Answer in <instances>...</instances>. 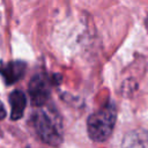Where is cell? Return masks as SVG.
Masks as SVG:
<instances>
[{"label": "cell", "mask_w": 148, "mask_h": 148, "mask_svg": "<svg viewBox=\"0 0 148 148\" xmlns=\"http://www.w3.org/2000/svg\"><path fill=\"white\" fill-rule=\"evenodd\" d=\"M32 127L38 138L50 145L58 146L62 141V126L59 118L44 110L36 111L31 117Z\"/></svg>", "instance_id": "obj_2"}, {"label": "cell", "mask_w": 148, "mask_h": 148, "mask_svg": "<svg viewBox=\"0 0 148 148\" xmlns=\"http://www.w3.org/2000/svg\"><path fill=\"white\" fill-rule=\"evenodd\" d=\"M51 94V81L44 74H36L29 83V95L35 106L44 105Z\"/></svg>", "instance_id": "obj_3"}, {"label": "cell", "mask_w": 148, "mask_h": 148, "mask_svg": "<svg viewBox=\"0 0 148 148\" xmlns=\"http://www.w3.org/2000/svg\"><path fill=\"white\" fill-rule=\"evenodd\" d=\"M5 117H6V111H5L3 105L0 103V120H1V119H3Z\"/></svg>", "instance_id": "obj_6"}, {"label": "cell", "mask_w": 148, "mask_h": 148, "mask_svg": "<svg viewBox=\"0 0 148 148\" xmlns=\"http://www.w3.org/2000/svg\"><path fill=\"white\" fill-rule=\"evenodd\" d=\"M25 62L23 61H9L6 65H2V67H0V73L3 77V80L6 81L7 84H12L15 83L16 81H18L25 73Z\"/></svg>", "instance_id": "obj_4"}, {"label": "cell", "mask_w": 148, "mask_h": 148, "mask_svg": "<svg viewBox=\"0 0 148 148\" xmlns=\"http://www.w3.org/2000/svg\"><path fill=\"white\" fill-rule=\"evenodd\" d=\"M117 120V108L113 102H109L91 113L87 121L89 138L95 142H103L109 139Z\"/></svg>", "instance_id": "obj_1"}, {"label": "cell", "mask_w": 148, "mask_h": 148, "mask_svg": "<svg viewBox=\"0 0 148 148\" xmlns=\"http://www.w3.org/2000/svg\"><path fill=\"white\" fill-rule=\"evenodd\" d=\"M9 104H10V119L18 120L24 112L27 105V97L23 91L14 90L9 95Z\"/></svg>", "instance_id": "obj_5"}]
</instances>
